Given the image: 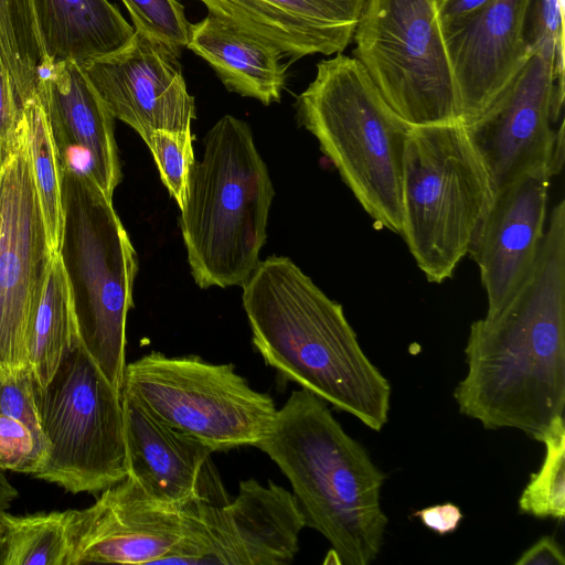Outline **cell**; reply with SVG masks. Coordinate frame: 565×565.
Segmentation results:
<instances>
[{
	"mask_svg": "<svg viewBox=\"0 0 565 565\" xmlns=\"http://www.w3.org/2000/svg\"><path fill=\"white\" fill-rule=\"evenodd\" d=\"M467 373L454 391L461 415L486 429L540 441L565 407V202L552 209L533 268L494 315L473 321Z\"/></svg>",
	"mask_w": 565,
	"mask_h": 565,
	"instance_id": "6da1fadb",
	"label": "cell"
},
{
	"mask_svg": "<svg viewBox=\"0 0 565 565\" xmlns=\"http://www.w3.org/2000/svg\"><path fill=\"white\" fill-rule=\"evenodd\" d=\"M242 287L252 341L265 363L381 431L392 386L364 353L342 306L286 256L259 262Z\"/></svg>",
	"mask_w": 565,
	"mask_h": 565,
	"instance_id": "7a4b0ae2",
	"label": "cell"
},
{
	"mask_svg": "<svg viewBox=\"0 0 565 565\" xmlns=\"http://www.w3.org/2000/svg\"><path fill=\"white\" fill-rule=\"evenodd\" d=\"M255 447L289 480L306 526L330 543L341 564L377 558L388 525L381 504L387 477L327 402L305 388L291 392Z\"/></svg>",
	"mask_w": 565,
	"mask_h": 565,
	"instance_id": "3957f363",
	"label": "cell"
},
{
	"mask_svg": "<svg viewBox=\"0 0 565 565\" xmlns=\"http://www.w3.org/2000/svg\"><path fill=\"white\" fill-rule=\"evenodd\" d=\"M274 195L250 127L223 116L204 137L180 217L188 263L200 288L242 286L248 279L260 262Z\"/></svg>",
	"mask_w": 565,
	"mask_h": 565,
	"instance_id": "277c9868",
	"label": "cell"
},
{
	"mask_svg": "<svg viewBox=\"0 0 565 565\" xmlns=\"http://www.w3.org/2000/svg\"><path fill=\"white\" fill-rule=\"evenodd\" d=\"M298 122L379 228L402 234V168L413 126L385 102L361 63L335 54L297 96Z\"/></svg>",
	"mask_w": 565,
	"mask_h": 565,
	"instance_id": "5b68a950",
	"label": "cell"
},
{
	"mask_svg": "<svg viewBox=\"0 0 565 565\" xmlns=\"http://www.w3.org/2000/svg\"><path fill=\"white\" fill-rule=\"evenodd\" d=\"M62 199L58 252L70 281L78 339L103 375L121 392L137 254L113 199L93 177L63 168Z\"/></svg>",
	"mask_w": 565,
	"mask_h": 565,
	"instance_id": "8992f818",
	"label": "cell"
},
{
	"mask_svg": "<svg viewBox=\"0 0 565 565\" xmlns=\"http://www.w3.org/2000/svg\"><path fill=\"white\" fill-rule=\"evenodd\" d=\"M492 199L462 121L412 128L403 154L401 236L428 282L452 277Z\"/></svg>",
	"mask_w": 565,
	"mask_h": 565,
	"instance_id": "52a82bcc",
	"label": "cell"
},
{
	"mask_svg": "<svg viewBox=\"0 0 565 565\" xmlns=\"http://www.w3.org/2000/svg\"><path fill=\"white\" fill-rule=\"evenodd\" d=\"M352 42L353 57L407 124L461 121L438 0H365Z\"/></svg>",
	"mask_w": 565,
	"mask_h": 565,
	"instance_id": "ba28073f",
	"label": "cell"
},
{
	"mask_svg": "<svg viewBox=\"0 0 565 565\" xmlns=\"http://www.w3.org/2000/svg\"><path fill=\"white\" fill-rule=\"evenodd\" d=\"M35 399L50 446L34 477L73 494L103 491L127 477L121 392L81 342L68 348Z\"/></svg>",
	"mask_w": 565,
	"mask_h": 565,
	"instance_id": "9c48e42d",
	"label": "cell"
},
{
	"mask_svg": "<svg viewBox=\"0 0 565 565\" xmlns=\"http://www.w3.org/2000/svg\"><path fill=\"white\" fill-rule=\"evenodd\" d=\"M121 393L213 452L255 447L277 412L273 398L252 388L233 364L195 355L152 351L126 364Z\"/></svg>",
	"mask_w": 565,
	"mask_h": 565,
	"instance_id": "30bf717a",
	"label": "cell"
},
{
	"mask_svg": "<svg viewBox=\"0 0 565 565\" xmlns=\"http://www.w3.org/2000/svg\"><path fill=\"white\" fill-rule=\"evenodd\" d=\"M564 83L550 63L531 54L475 121L465 125L488 172L492 194L520 175L564 164Z\"/></svg>",
	"mask_w": 565,
	"mask_h": 565,
	"instance_id": "8fae6325",
	"label": "cell"
},
{
	"mask_svg": "<svg viewBox=\"0 0 565 565\" xmlns=\"http://www.w3.org/2000/svg\"><path fill=\"white\" fill-rule=\"evenodd\" d=\"M52 254L21 121L18 151L0 177V370L29 367L35 312Z\"/></svg>",
	"mask_w": 565,
	"mask_h": 565,
	"instance_id": "7c38bea8",
	"label": "cell"
},
{
	"mask_svg": "<svg viewBox=\"0 0 565 565\" xmlns=\"http://www.w3.org/2000/svg\"><path fill=\"white\" fill-rule=\"evenodd\" d=\"M149 495L129 476L82 510H68V565L183 564L196 514Z\"/></svg>",
	"mask_w": 565,
	"mask_h": 565,
	"instance_id": "4fadbf2b",
	"label": "cell"
},
{
	"mask_svg": "<svg viewBox=\"0 0 565 565\" xmlns=\"http://www.w3.org/2000/svg\"><path fill=\"white\" fill-rule=\"evenodd\" d=\"M306 526L291 492L268 481L239 482L233 501L199 500L184 564L287 565Z\"/></svg>",
	"mask_w": 565,
	"mask_h": 565,
	"instance_id": "5bb4252c",
	"label": "cell"
},
{
	"mask_svg": "<svg viewBox=\"0 0 565 565\" xmlns=\"http://www.w3.org/2000/svg\"><path fill=\"white\" fill-rule=\"evenodd\" d=\"M180 56L135 30L122 49L81 66L113 117L146 141L154 130H191L196 117Z\"/></svg>",
	"mask_w": 565,
	"mask_h": 565,
	"instance_id": "9a60e30c",
	"label": "cell"
},
{
	"mask_svg": "<svg viewBox=\"0 0 565 565\" xmlns=\"http://www.w3.org/2000/svg\"><path fill=\"white\" fill-rule=\"evenodd\" d=\"M553 177L551 169L539 168L500 189L473 236L468 254L479 267L486 316L497 313L533 268L545 233Z\"/></svg>",
	"mask_w": 565,
	"mask_h": 565,
	"instance_id": "2e32d148",
	"label": "cell"
},
{
	"mask_svg": "<svg viewBox=\"0 0 565 565\" xmlns=\"http://www.w3.org/2000/svg\"><path fill=\"white\" fill-rule=\"evenodd\" d=\"M35 95L57 148L61 168L93 177L107 196L121 181L115 118L75 61H45Z\"/></svg>",
	"mask_w": 565,
	"mask_h": 565,
	"instance_id": "e0dca14e",
	"label": "cell"
},
{
	"mask_svg": "<svg viewBox=\"0 0 565 565\" xmlns=\"http://www.w3.org/2000/svg\"><path fill=\"white\" fill-rule=\"evenodd\" d=\"M529 2L491 0L443 25L465 125L481 116L531 55L524 36Z\"/></svg>",
	"mask_w": 565,
	"mask_h": 565,
	"instance_id": "ac0fdd59",
	"label": "cell"
},
{
	"mask_svg": "<svg viewBox=\"0 0 565 565\" xmlns=\"http://www.w3.org/2000/svg\"><path fill=\"white\" fill-rule=\"evenodd\" d=\"M127 469L149 495L183 507L201 499L226 502L210 457L213 450L150 414L121 393Z\"/></svg>",
	"mask_w": 565,
	"mask_h": 565,
	"instance_id": "d6986e66",
	"label": "cell"
},
{
	"mask_svg": "<svg viewBox=\"0 0 565 565\" xmlns=\"http://www.w3.org/2000/svg\"><path fill=\"white\" fill-rule=\"evenodd\" d=\"M209 12L262 38L290 62L343 53L365 0H199Z\"/></svg>",
	"mask_w": 565,
	"mask_h": 565,
	"instance_id": "ffe728a7",
	"label": "cell"
},
{
	"mask_svg": "<svg viewBox=\"0 0 565 565\" xmlns=\"http://www.w3.org/2000/svg\"><path fill=\"white\" fill-rule=\"evenodd\" d=\"M186 47L207 62L230 92L265 106L280 102L288 64L271 43L207 11L190 24Z\"/></svg>",
	"mask_w": 565,
	"mask_h": 565,
	"instance_id": "44dd1931",
	"label": "cell"
},
{
	"mask_svg": "<svg viewBox=\"0 0 565 565\" xmlns=\"http://www.w3.org/2000/svg\"><path fill=\"white\" fill-rule=\"evenodd\" d=\"M46 60L88 61L114 53L135 33L108 0H33Z\"/></svg>",
	"mask_w": 565,
	"mask_h": 565,
	"instance_id": "7402d4cb",
	"label": "cell"
},
{
	"mask_svg": "<svg viewBox=\"0 0 565 565\" xmlns=\"http://www.w3.org/2000/svg\"><path fill=\"white\" fill-rule=\"evenodd\" d=\"M49 452L31 367L0 370V469L34 476Z\"/></svg>",
	"mask_w": 565,
	"mask_h": 565,
	"instance_id": "603a6c76",
	"label": "cell"
},
{
	"mask_svg": "<svg viewBox=\"0 0 565 565\" xmlns=\"http://www.w3.org/2000/svg\"><path fill=\"white\" fill-rule=\"evenodd\" d=\"M79 342L70 281L60 252L50 258L29 350L34 384L44 387L65 351Z\"/></svg>",
	"mask_w": 565,
	"mask_h": 565,
	"instance_id": "cb8c5ba5",
	"label": "cell"
},
{
	"mask_svg": "<svg viewBox=\"0 0 565 565\" xmlns=\"http://www.w3.org/2000/svg\"><path fill=\"white\" fill-rule=\"evenodd\" d=\"M21 110L47 247L53 255L60 250L64 226L58 152L46 113L38 96L24 102Z\"/></svg>",
	"mask_w": 565,
	"mask_h": 565,
	"instance_id": "d4e9b609",
	"label": "cell"
},
{
	"mask_svg": "<svg viewBox=\"0 0 565 565\" xmlns=\"http://www.w3.org/2000/svg\"><path fill=\"white\" fill-rule=\"evenodd\" d=\"M68 510L1 514V565H68Z\"/></svg>",
	"mask_w": 565,
	"mask_h": 565,
	"instance_id": "484cf974",
	"label": "cell"
},
{
	"mask_svg": "<svg viewBox=\"0 0 565 565\" xmlns=\"http://www.w3.org/2000/svg\"><path fill=\"white\" fill-rule=\"evenodd\" d=\"M0 51L21 106L35 95L46 61L33 0H0Z\"/></svg>",
	"mask_w": 565,
	"mask_h": 565,
	"instance_id": "4316f807",
	"label": "cell"
},
{
	"mask_svg": "<svg viewBox=\"0 0 565 565\" xmlns=\"http://www.w3.org/2000/svg\"><path fill=\"white\" fill-rule=\"evenodd\" d=\"M545 456L522 491L518 507L522 514L563 520L565 514V425L556 417L541 438Z\"/></svg>",
	"mask_w": 565,
	"mask_h": 565,
	"instance_id": "83f0119b",
	"label": "cell"
},
{
	"mask_svg": "<svg viewBox=\"0 0 565 565\" xmlns=\"http://www.w3.org/2000/svg\"><path fill=\"white\" fill-rule=\"evenodd\" d=\"M145 143L151 151L162 183L182 210L195 162L192 131L154 130Z\"/></svg>",
	"mask_w": 565,
	"mask_h": 565,
	"instance_id": "f1b7e54d",
	"label": "cell"
},
{
	"mask_svg": "<svg viewBox=\"0 0 565 565\" xmlns=\"http://www.w3.org/2000/svg\"><path fill=\"white\" fill-rule=\"evenodd\" d=\"M524 36L530 54L542 55L564 83V0H530Z\"/></svg>",
	"mask_w": 565,
	"mask_h": 565,
	"instance_id": "f546056e",
	"label": "cell"
},
{
	"mask_svg": "<svg viewBox=\"0 0 565 565\" xmlns=\"http://www.w3.org/2000/svg\"><path fill=\"white\" fill-rule=\"evenodd\" d=\"M136 31L168 45L181 55L189 40L190 24L178 0H121Z\"/></svg>",
	"mask_w": 565,
	"mask_h": 565,
	"instance_id": "4dcf8cb0",
	"label": "cell"
},
{
	"mask_svg": "<svg viewBox=\"0 0 565 565\" xmlns=\"http://www.w3.org/2000/svg\"><path fill=\"white\" fill-rule=\"evenodd\" d=\"M22 110L0 51V177L20 143Z\"/></svg>",
	"mask_w": 565,
	"mask_h": 565,
	"instance_id": "1f68e13d",
	"label": "cell"
},
{
	"mask_svg": "<svg viewBox=\"0 0 565 565\" xmlns=\"http://www.w3.org/2000/svg\"><path fill=\"white\" fill-rule=\"evenodd\" d=\"M422 524L438 535L454 533L463 518L460 508L451 502L436 504L413 513Z\"/></svg>",
	"mask_w": 565,
	"mask_h": 565,
	"instance_id": "d6a6232c",
	"label": "cell"
},
{
	"mask_svg": "<svg viewBox=\"0 0 565 565\" xmlns=\"http://www.w3.org/2000/svg\"><path fill=\"white\" fill-rule=\"evenodd\" d=\"M515 565H564L565 554L552 535H544L524 551L514 562Z\"/></svg>",
	"mask_w": 565,
	"mask_h": 565,
	"instance_id": "836d02e7",
	"label": "cell"
},
{
	"mask_svg": "<svg viewBox=\"0 0 565 565\" xmlns=\"http://www.w3.org/2000/svg\"><path fill=\"white\" fill-rule=\"evenodd\" d=\"M491 0H438V14L443 25L465 19Z\"/></svg>",
	"mask_w": 565,
	"mask_h": 565,
	"instance_id": "e575fe53",
	"label": "cell"
},
{
	"mask_svg": "<svg viewBox=\"0 0 565 565\" xmlns=\"http://www.w3.org/2000/svg\"><path fill=\"white\" fill-rule=\"evenodd\" d=\"M18 490L11 484L9 479L4 476L3 470L0 469V519L1 514L9 510L12 502L18 498Z\"/></svg>",
	"mask_w": 565,
	"mask_h": 565,
	"instance_id": "d590c367",
	"label": "cell"
},
{
	"mask_svg": "<svg viewBox=\"0 0 565 565\" xmlns=\"http://www.w3.org/2000/svg\"><path fill=\"white\" fill-rule=\"evenodd\" d=\"M1 553H2V525L0 526V565H1Z\"/></svg>",
	"mask_w": 565,
	"mask_h": 565,
	"instance_id": "8d00e7d4",
	"label": "cell"
}]
</instances>
